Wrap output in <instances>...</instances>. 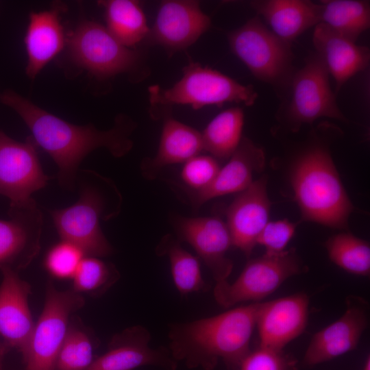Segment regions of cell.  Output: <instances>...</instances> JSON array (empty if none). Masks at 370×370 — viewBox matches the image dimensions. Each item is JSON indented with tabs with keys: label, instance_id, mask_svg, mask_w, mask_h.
<instances>
[{
	"label": "cell",
	"instance_id": "obj_35",
	"mask_svg": "<svg viewBox=\"0 0 370 370\" xmlns=\"http://www.w3.org/2000/svg\"><path fill=\"white\" fill-rule=\"evenodd\" d=\"M297 223L284 219L269 221L257 239V245L264 247L267 254L275 255L284 252L295 235Z\"/></svg>",
	"mask_w": 370,
	"mask_h": 370
},
{
	"label": "cell",
	"instance_id": "obj_19",
	"mask_svg": "<svg viewBox=\"0 0 370 370\" xmlns=\"http://www.w3.org/2000/svg\"><path fill=\"white\" fill-rule=\"evenodd\" d=\"M367 325L365 309L349 301L340 318L313 335L304 356V365L314 366L353 351Z\"/></svg>",
	"mask_w": 370,
	"mask_h": 370
},
{
	"label": "cell",
	"instance_id": "obj_1",
	"mask_svg": "<svg viewBox=\"0 0 370 370\" xmlns=\"http://www.w3.org/2000/svg\"><path fill=\"white\" fill-rule=\"evenodd\" d=\"M0 100L18 113L36 144L56 162L58 183L67 190L75 188L79 166L93 150L104 147L114 157L120 158L132 148L130 136L136 125L125 115L115 119L112 128L101 131L92 125L79 126L66 122L12 90L3 92Z\"/></svg>",
	"mask_w": 370,
	"mask_h": 370
},
{
	"label": "cell",
	"instance_id": "obj_37",
	"mask_svg": "<svg viewBox=\"0 0 370 370\" xmlns=\"http://www.w3.org/2000/svg\"><path fill=\"white\" fill-rule=\"evenodd\" d=\"M362 370H370V356H367L365 362L362 366Z\"/></svg>",
	"mask_w": 370,
	"mask_h": 370
},
{
	"label": "cell",
	"instance_id": "obj_6",
	"mask_svg": "<svg viewBox=\"0 0 370 370\" xmlns=\"http://www.w3.org/2000/svg\"><path fill=\"white\" fill-rule=\"evenodd\" d=\"M151 112L160 107L189 105L194 110L226 103L253 106L258 93L251 84L245 85L221 73L190 61L182 69V76L169 88L158 85L149 88Z\"/></svg>",
	"mask_w": 370,
	"mask_h": 370
},
{
	"label": "cell",
	"instance_id": "obj_24",
	"mask_svg": "<svg viewBox=\"0 0 370 370\" xmlns=\"http://www.w3.org/2000/svg\"><path fill=\"white\" fill-rule=\"evenodd\" d=\"M65 42L58 11L32 13L25 38L27 75L34 78L62 49Z\"/></svg>",
	"mask_w": 370,
	"mask_h": 370
},
{
	"label": "cell",
	"instance_id": "obj_16",
	"mask_svg": "<svg viewBox=\"0 0 370 370\" xmlns=\"http://www.w3.org/2000/svg\"><path fill=\"white\" fill-rule=\"evenodd\" d=\"M270 209L267 175L253 181L227 208L226 224L232 246L247 257L257 245L259 235L269 221Z\"/></svg>",
	"mask_w": 370,
	"mask_h": 370
},
{
	"label": "cell",
	"instance_id": "obj_13",
	"mask_svg": "<svg viewBox=\"0 0 370 370\" xmlns=\"http://www.w3.org/2000/svg\"><path fill=\"white\" fill-rule=\"evenodd\" d=\"M9 220L0 219V265L18 271L27 267L38 255L42 214L34 199L10 205Z\"/></svg>",
	"mask_w": 370,
	"mask_h": 370
},
{
	"label": "cell",
	"instance_id": "obj_18",
	"mask_svg": "<svg viewBox=\"0 0 370 370\" xmlns=\"http://www.w3.org/2000/svg\"><path fill=\"white\" fill-rule=\"evenodd\" d=\"M0 336L10 348L21 352L35 324L28 303L31 286L9 266L0 265Z\"/></svg>",
	"mask_w": 370,
	"mask_h": 370
},
{
	"label": "cell",
	"instance_id": "obj_22",
	"mask_svg": "<svg viewBox=\"0 0 370 370\" xmlns=\"http://www.w3.org/2000/svg\"><path fill=\"white\" fill-rule=\"evenodd\" d=\"M251 8L279 38L293 42L320 23L319 3L308 0H255Z\"/></svg>",
	"mask_w": 370,
	"mask_h": 370
},
{
	"label": "cell",
	"instance_id": "obj_4",
	"mask_svg": "<svg viewBox=\"0 0 370 370\" xmlns=\"http://www.w3.org/2000/svg\"><path fill=\"white\" fill-rule=\"evenodd\" d=\"M106 182L92 171L79 170L78 200L71 206L49 212L61 240L74 244L86 256L104 257L113 251L100 225L101 219L111 217L106 212Z\"/></svg>",
	"mask_w": 370,
	"mask_h": 370
},
{
	"label": "cell",
	"instance_id": "obj_12",
	"mask_svg": "<svg viewBox=\"0 0 370 370\" xmlns=\"http://www.w3.org/2000/svg\"><path fill=\"white\" fill-rule=\"evenodd\" d=\"M210 25V18L201 10L198 1H163L145 41L172 55L193 45Z\"/></svg>",
	"mask_w": 370,
	"mask_h": 370
},
{
	"label": "cell",
	"instance_id": "obj_28",
	"mask_svg": "<svg viewBox=\"0 0 370 370\" xmlns=\"http://www.w3.org/2000/svg\"><path fill=\"white\" fill-rule=\"evenodd\" d=\"M330 260L344 271L360 276L370 273L369 243L349 232H340L325 243Z\"/></svg>",
	"mask_w": 370,
	"mask_h": 370
},
{
	"label": "cell",
	"instance_id": "obj_21",
	"mask_svg": "<svg viewBox=\"0 0 370 370\" xmlns=\"http://www.w3.org/2000/svg\"><path fill=\"white\" fill-rule=\"evenodd\" d=\"M312 43L314 51L335 81L336 92L351 77L369 65L367 47L357 45L323 23L314 27Z\"/></svg>",
	"mask_w": 370,
	"mask_h": 370
},
{
	"label": "cell",
	"instance_id": "obj_3",
	"mask_svg": "<svg viewBox=\"0 0 370 370\" xmlns=\"http://www.w3.org/2000/svg\"><path fill=\"white\" fill-rule=\"evenodd\" d=\"M259 302L175 325L169 333L172 358L189 368L212 370L221 360L238 370L250 351Z\"/></svg>",
	"mask_w": 370,
	"mask_h": 370
},
{
	"label": "cell",
	"instance_id": "obj_29",
	"mask_svg": "<svg viewBox=\"0 0 370 370\" xmlns=\"http://www.w3.org/2000/svg\"><path fill=\"white\" fill-rule=\"evenodd\" d=\"M95 342L73 315L59 352L55 370H87L94 358Z\"/></svg>",
	"mask_w": 370,
	"mask_h": 370
},
{
	"label": "cell",
	"instance_id": "obj_20",
	"mask_svg": "<svg viewBox=\"0 0 370 370\" xmlns=\"http://www.w3.org/2000/svg\"><path fill=\"white\" fill-rule=\"evenodd\" d=\"M264 165L263 149L243 136L237 149L214 180L206 188L193 193V206L197 209L212 199L241 193L253 182L254 174L261 172Z\"/></svg>",
	"mask_w": 370,
	"mask_h": 370
},
{
	"label": "cell",
	"instance_id": "obj_5",
	"mask_svg": "<svg viewBox=\"0 0 370 370\" xmlns=\"http://www.w3.org/2000/svg\"><path fill=\"white\" fill-rule=\"evenodd\" d=\"M227 38L232 52L251 73L282 97L296 71L291 43L276 36L258 15L229 32Z\"/></svg>",
	"mask_w": 370,
	"mask_h": 370
},
{
	"label": "cell",
	"instance_id": "obj_8",
	"mask_svg": "<svg viewBox=\"0 0 370 370\" xmlns=\"http://www.w3.org/2000/svg\"><path fill=\"white\" fill-rule=\"evenodd\" d=\"M66 42L73 61L99 79L137 72L145 62L141 51L123 45L94 21L82 22Z\"/></svg>",
	"mask_w": 370,
	"mask_h": 370
},
{
	"label": "cell",
	"instance_id": "obj_11",
	"mask_svg": "<svg viewBox=\"0 0 370 370\" xmlns=\"http://www.w3.org/2000/svg\"><path fill=\"white\" fill-rule=\"evenodd\" d=\"M37 145L32 136L16 141L0 130V195L10 205L25 203L50 180L39 161Z\"/></svg>",
	"mask_w": 370,
	"mask_h": 370
},
{
	"label": "cell",
	"instance_id": "obj_36",
	"mask_svg": "<svg viewBox=\"0 0 370 370\" xmlns=\"http://www.w3.org/2000/svg\"><path fill=\"white\" fill-rule=\"evenodd\" d=\"M10 349L5 343L0 342V370H2L4 357Z\"/></svg>",
	"mask_w": 370,
	"mask_h": 370
},
{
	"label": "cell",
	"instance_id": "obj_32",
	"mask_svg": "<svg viewBox=\"0 0 370 370\" xmlns=\"http://www.w3.org/2000/svg\"><path fill=\"white\" fill-rule=\"evenodd\" d=\"M84 256V252L78 247L61 240L47 251L44 265L52 277L60 280H72Z\"/></svg>",
	"mask_w": 370,
	"mask_h": 370
},
{
	"label": "cell",
	"instance_id": "obj_10",
	"mask_svg": "<svg viewBox=\"0 0 370 370\" xmlns=\"http://www.w3.org/2000/svg\"><path fill=\"white\" fill-rule=\"evenodd\" d=\"M301 269V262L295 250L275 255L264 254L249 260L232 283L227 280L216 283L214 297L224 308L248 301L259 302Z\"/></svg>",
	"mask_w": 370,
	"mask_h": 370
},
{
	"label": "cell",
	"instance_id": "obj_2",
	"mask_svg": "<svg viewBox=\"0 0 370 370\" xmlns=\"http://www.w3.org/2000/svg\"><path fill=\"white\" fill-rule=\"evenodd\" d=\"M336 127L323 123L314 129L296 153L291 183L302 221L345 229L355 209L331 156Z\"/></svg>",
	"mask_w": 370,
	"mask_h": 370
},
{
	"label": "cell",
	"instance_id": "obj_7",
	"mask_svg": "<svg viewBox=\"0 0 370 370\" xmlns=\"http://www.w3.org/2000/svg\"><path fill=\"white\" fill-rule=\"evenodd\" d=\"M277 119L286 129L297 132L320 118L347 122L330 83V74L320 56L310 51L304 66L296 69L281 97Z\"/></svg>",
	"mask_w": 370,
	"mask_h": 370
},
{
	"label": "cell",
	"instance_id": "obj_14",
	"mask_svg": "<svg viewBox=\"0 0 370 370\" xmlns=\"http://www.w3.org/2000/svg\"><path fill=\"white\" fill-rule=\"evenodd\" d=\"M177 234L210 270L216 283L227 280L233 268L227 253L232 246L226 223L216 217L173 218Z\"/></svg>",
	"mask_w": 370,
	"mask_h": 370
},
{
	"label": "cell",
	"instance_id": "obj_23",
	"mask_svg": "<svg viewBox=\"0 0 370 370\" xmlns=\"http://www.w3.org/2000/svg\"><path fill=\"white\" fill-rule=\"evenodd\" d=\"M204 151L201 133L168 114L164 119L158 149L141 163L145 177L153 179L164 166L185 162Z\"/></svg>",
	"mask_w": 370,
	"mask_h": 370
},
{
	"label": "cell",
	"instance_id": "obj_17",
	"mask_svg": "<svg viewBox=\"0 0 370 370\" xmlns=\"http://www.w3.org/2000/svg\"><path fill=\"white\" fill-rule=\"evenodd\" d=\"M148 330L136 325L112 338L106 352L95 358L87 370H133L153 365L175 370L176 361L163 350L150 347Z\"/></svg>",
	"mask_w": 370,
	"mask_h": 370
},
{
	"label": "cell",
	"instance_id": "obj_27",
	"mask_svg": "<svg viewBox=\"0 0 370 370\" xmlns=\"http://www.w3.org/2000/svg\"><path fill=\"white\" fill-rule=\"evenodd\" d=\"M243 124L242 108L233 107L221 112L201 133L204 151L217 160L229 159L243 138Z\"/></svg>",
	"mask_w": 370,
	"mask_h": 370
},
{
	"label": "cell",
	"instance_id": "obj_25",
	"mask_svg": "<svg viewBox=\"0 0 370 370\" xmlns=\"http://www.w3.org/2000/svg\"><path fill=\"white\" fill-rule=\"evenodd\" d=\"M99 3L104 8L106 29L120 43L134 49L145 41L150 28L138 1L108 0Z\"/></svg>",
	"mask_w": 370,
	"mask_h": 370
},
{
	"label": "cell",
	"instance_id": "obj_34",
	"mask_svg": "<svg viewBox=\"0 0 370 370\" xmlns=\"http://www.w3.org/2000/svg\"><path fill=\"white\" fill-rule=\"evenodd\" d=\"M238 370H296V362L283 350L259 345L247 354Z\"/></svg>",
	"mask_w": 370,
	"mask_h": 370
},
{
	"label": "cell",
	"instance_id": "obj_31",
	"mask_svg": "<svg viewBox=\"0 0 370 370\" xmlns=\"http://www.w3.org/2000/svg\"><path fill=\"white\" fill-rule=\"evenodd\" d=\"M119 278V273L113 264L98 257L85 256L72 278V290L81 295H101Z\"/></svg>",
	"mask_w": 370,
	"mask_h": 370
},
{
	"label": "cell",
	"instance_id": "obj_33",
	"mask_svg": "<svg viewBox=\"0 0 370 370\" xmlns=\"http://www.w3.org/2000/svg\"><path fill=\"white\" fill-rule=\"evenodd\" d=\"M221 167L216 158L207 155L195 156L184 162L181 171L183 182L195 191L206 188Z\"/></svg>",
	"mask_w": 370,
	"mask_h": 370
},
{
	"label": "cell",
	"instance_id": "obj_15",
	"mask_svg": "<svg viewBox=\"0 0 370 370\" xmlns=\"http://www.w3.org/2000/svg\"><path fill=\"white\" fill-rule=\"evenodd\" d=\"M309 298L296 293L258 304L256 328L259 345L283 350L307 325Z\"/></svg>",
	"mask_w": 370,
	"mask_h": 370
},
{
	"label": "cell",
	"instance_id": "obj_9",
	"mask_svg": "<svg viewBox=\"0 0 370 370\" xmlns=\"http://www.w3.org/2000/svg\"><path fill=\"white\" fill-rule=\"evenodd\" d=\"M84 304L81 294L47 283L42 311L21 352L26 370H55L71 318Z\"/></svg>",
	"mask_w": 370,
	"mask_h": 370
},
{
	"label": "cell",
	"instance_id": "obj_26",
	"mask_svg": "<svg viewBox=\"0 0 370 370\" xmlns=\"http://www.w3.org/2000/svg\"><path fill=\"white\" fill-rule=\"evenodd\" d=\"M320 23L356 42L370 26V3L363 0H327L319 2Z\"/></svg>",
	"mask_w": 370,
	"mask_h": 370
},
{
	"label": "cell",
	"instance_id": "obj_30",
	"mask_svg": "<svg viewBox=\"0 0 370 370\" xmlns=\"http://www.w3.org/2000/svg\"><path fill=\"white\" fill-rule=\"evenodd\" d=\"M165 245L164 251L169 257L172 279L178 292L186 295L206 290L198 258L177 241L167 240Z\"/></svg>",
	"mask_w": 370,
	"mask_h": 370
}]
</instances>
